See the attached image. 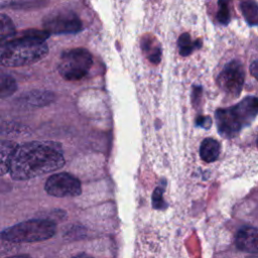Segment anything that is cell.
<instances>
[{"label": "cell", "instance_id": "cell-1", "mask_svg": "<svg viewBox=\"0 0 258 258\" xmlns=\"http://www.w3.org/2000/svg\"><path fill=\"white\" fill-rule=\"evenodd\" d=\"M64 164L62 149L52 141H32L18 145L9 173L14 180H26L54 171Z\"/></svg>", "mask_w": 258, "mask_h": 258}, {"label": "cell", "instance_id": "cell-2", "mask_svg": "<svg viewBox=\"0 0 258 258\" xmlns=\"http://www.w3.org/2000/svg\"><path fill=\"white\" fill-rule=\"evenodd\" d=\"M48 36L49 33L44 29H27L16 33L1 44V64L14 68L39 61L48 53L46 44Z\"/></svg>", "mask_w": 258, "mask_h": 258}, {"label": "cell", "instance_id": "cell-3", "mask_svg": "<svg viewBox=\"0 0 258 258\" xmlns=\"http://www.w3.org/2000/svg\"><path fill=\"white\" fill-rule=\"evenodd\" d=\"M258 115V98L249 96L238 104L216 111V122L219 133L226 137L236 136L242 129L249 126Z\"/></svg>", "mask_w": 258, "mask_h": 258}, {"label": "cell", "instance_id": "cell-4", "mask_svg": "<svg viewBox=\"0 0 258 258\" xmlns=\"http://www.w3.org/2000/svg\"><path fill=\"white\" fill-rule=\"evenodd\" d=\"M55 234V224L46 219L28 220L2 231L3 240L14 243H31L44 241Z\"/></svg>", "mask_w": 258, "mask_h": 258}, {"label": "cell", "instance_id": "cell-5", "mask_svg": "<svg viewBox=\"0 0 258 258\" xmlns=\"http://www.w3.org/2000/svg\"><path fill=\"white\" fill-rule=\"evenodd\" d=\"M93 64L91 52L83 47L71 48L60 55L57 70L67 81H78L84 78Z\"/></svg>", "mask_w": 258, "mask_h": 258}, {"label": "cell", "instance_id": "cell-6", "mask_svg": "<svg viewBox=\"0 0 258 258\" xmlns=\"http://www.w3.org/2000/svg\"><path fill=\"white\" fill-rule=\"evenodd\" d=\"M44 30L49 34H72L82 30L81 19L72 11H55L43 19Z\"/></svg>", "mask_w": 258, "mask_h": 258}, {"label": "cell", "instance_id": "cell-7", "mask_svg": "<svg viewBox=\"0 0 258 258\" xmlns=\"http://www.w3.org/2000/svg\"><path fill=\"white\" fill-rule=\"evenodd\" d=\"M245 72L239 60L229 61L219 74L217 84L219 88L232 98H237L244 85Z\"/></svg>", "mask_w": 258, "mask_h": 258}, {"label": "cell", "instance_id": "cell-8", "mask_svg": "<svg viewBox=\"0 0 258 258\" xmlns=\"http://www.w3.org/2000/svg\"><path fill=\"white\" fill-rule=\"evenodd\" d=\"M45 191L53 197H77L82 192L80 180L68 172H59L49 176L44 185Z\"/></svg>", "mask_w": 258, "mask_h": 258}, {"label": "cell", "instance_id": "cell-9", "mask_svg": "<svg viewBox=\"0 0 258 258\" xmlns=\"http://www.w3.org/2000/svg\"><path fill=\"white\" fill-rule=\"evenodd\" d=\"M236 247L250 254H258V229L253 227L241 228L235 237Z\"/></svg>", "mask_w": 258, "mask_h": 258}, {"label": "cell", "instance_id": "cell-10", "mask_svg": "<svg viewBox=\"0 0 258 258\" xmlns=\"http://www.w3.org/2000/svg\"><path fill=\"white\" fill-rule=\"evenodd\" d=\"M221 151L220 143L214 138H206L200 146V156L206 162H213L218 159Z\"/></svg>", "mask_w": 258, "mask_h": 258}, {"label": "cell", "instance_id": "cell-11", "mask_svg": "<svg viewBox=\"0 0 258 258\" xmlns=\"http://www.w3.org/2000/svg\"><path fill=\"white\" fill-rule=\"evenodd\" d=\"M17 144L12 141H2L0 146V172L1 174H5L9 172L10 164L14 152L17 148Z\"/></svg>", "mask_w": 258, "mask_h": 258}, {"label": "cell", "instance_id": "cell-12", "mask_svg": "<svg viewBox=\"0 0 258 258\" xmlns=\"http://www.w3.org/2000/svg\"><path fill=\"white\" fill-rule=\"evenodd\" d=\"M141 46H142V49H143L145 55L151 62H153V63L159 62L160 56H161V49L154 37L144 36L142 39Z\"/></svg>", "mask_w": 258, "mask_h": 258}, {"label": "cell", "instance_id": "cell-13", "mask_svg": "<svg viewBox=\"0 0 258 258\" xmlns=\"http://www.w3.org/2000/svg\"><path fill=\"white\" fill-rule=\"evenodd\" d=\"M241 11L249 25H258V4L254 0L241 3Z\"/></svg>", "mask_w": 258, "mask_h": 258}, {"label": "cell", "instance_id": "cell-14", "mask_svg": "<svg viewBox=\"0 0 258 258\" xmlns=\"http://www.w3.org/2000/svg\"><path fill=\"white\" fill-rule=\"evenodd\" d=\"M201 45H202L201 40L198 39L196 41H192L188 33H182L177 40L178 50L182 56H186L190 54L195 49L201 47Z\"/></svg>", "mask_w": 258, "mask_h": 258}, {"label": "cell", "instance_id": "cell-15", "mask_svg": "<svg viewBox=\"0 0 258 258\" xmlns=\"http://www.w3.org/2000/svg\"><path fill=\"white\" fill-rule=\"evenodd\" d=\"M0 19H1L0 20V23H1L0 37H1V44H2L7 40L11 39L16 34V31L11 19L8 16H6L5 14H1Z\"/></svg>", "mask_w": 258, "mask_h": 258}, {"label": "cell", "instance_id": "cell-16", "mask_svg": "<svg viewBox=\"0 0 258 258\" xmlns=\"http://www.w3.org/2000/svg\"><path fill=\"white\" fill-rule=\"evenodd\" d=\"M17 89L15 80L6 74H2L0 78V96L1 98H6L12 95Z\"/></svg>", "mask_w": 258, "mask_h": 258}, {"label": "cell", "instance_id": "cell-17", "mask_svg": "<svg viewBox=\"0 0 258 258\" xmlns=\"http://www.w3.org/2000/svg\"><path fill=\"white\" fill-rule=\"evenodd\" d=\"M229 4H230V0H219L218 2L217 18H218V21L223 25H227L230 21Z\"/></svg>", "mask_w": 258, "mask_h": 258}, {"label": "cell", "instance_id": "cell-18", "mask_svg": "<svg viewBox=\"0 0 258 258\" xmlns=\"http://www.w3.org/2000/svg\"><path fill=\"white\" fill-rule=\"evenodd\" d=\"M162 196H163V188L156 187L152 196V205L155 209H163L166 207L162 199Z\"/></svg>", "mask_w": 258, "mask_h": 258}, {"label": "cell", "instance_id": "cell-19", "mask_svg": "<svg viewBox=\"0 0 258 258\" xmlns=\"http://www.w3.org/2000/svg\"><path fill=\"white\" fill-rule=\"evenodd\" d=\"M211 123H212V120L208 116H200L197 119V125L204 128H209L211 126Z\"/></svg>", "mask_w": 258, "mask_h": 258}, {"label": "cell", "instance_id": "cell-20", "mask_svg": "<svg viewBox=\"0 0 258 258\" xmlns=\"http://www.w3.org/2000/svg\"><path fill=\"white\" fill-rule=\"evenodd\" d=\"M251 75L258 81V60H255L250 66Z\"/></svg>", "mask_w": 258, "mask_h": 258}, {"label": "cell", "instance_id": "cell-21", "mask_svg": "<svg viewBox=\"0 0 258 258\" xmlns=\"http://www.w3.org/2000/svg\"><path fill=\"white\" fill-rule=\"evenodd\" d=\"M73 258H94V257H92V256H90L88 254H85V253H81V254H79V255H77V256H75Z\"/></svg>", "mask_w": 258, "mask_h": 258}, {"label": "cell", "instance_id": "cell-22", "mask_svg": "<svg viewBox=\"0 0 258 258\" xmlns=\"http://www.w3.org/2000/svg\"><path fill=\"white\" fill-rule=\"evenodd\" d=\"M7 258H31L28 255H15V256H11V257H7Z\"/></svg>", "mask_w": 258, "mask_h": 258}, {"label": "cell", "instance_id": "cell-23", "mask_svg": "<svg viewBox=\"0 0 258 258\" xmlns=\"http://www.w3.org/2000/svg\"><path fill=\"white\" fill-rule=\"evenodd\" d=\"M247 258H258V254H251V255L248 256Z\"/></svg>", "mask_w": 258, "mask_h": 258}, {"label": "cell", "instance_id": "cell-24", "mask_svg": "<svg viewBox=\"0 0 258 258\" xmlns=\"http://www.w3.org/2000/svg\"><path fill=\"white\" fill-rule=\"evenodd\" d=\"M257 145H258V137H257Z\"/></svg>", "mask_w": 258, "mask_h": 258}]
</instances>
